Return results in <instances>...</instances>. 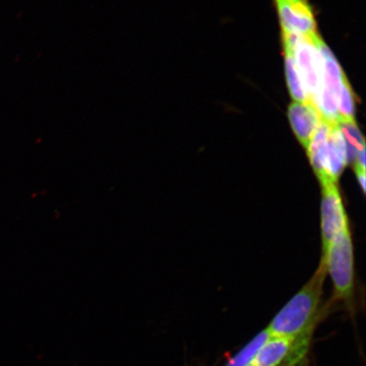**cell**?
<instances>
[{"label":"cell","instance_id":"6da1fadb","mask_svg":"<svg viewBox=\"0 0 366 366\" xmlns=\"http://www.w3.org/2000/svg\"><path fill=\"white\" fill-rule=\"evenodd\" d=\"M327 273L326 264L322 260L312 278L269 323L267 330L271 336L296 337L305 332H314L325 313L320 303Z\"/></svg>","mask_w":366,"mask_h":366},{"label":"cell","instance_id":"277c9868","mask_svg":"<svg viewBox=\"0 0 366 366\" xmlns=\"http://www.w3.org/2000/svg\"><path fill=\"white\" fill-rule=\"evenodd\" d=\"M322 199V233L323 255L332 242L349 225L337 182L323 183Z\"/></svg>","mask_w":366,"mask_h":366},{"label":"cell","instance_id":"9c48e42d","mask_svg":"<svg viewBox=\"0 0 366 366\" xmlns=\"http://www.w3.org/2000/svg\"><path fill=\"white\" fill-rule=\"evenodd\" d=\"M282 41L283 46H285L287 81L290 94L295 100V102H310L299 70H297L294 48L285 34H282Z\"/></svg>","mask_w":366,"mask_h":366},{"label":"cell","instance_id":"30bf717a","mask_svg":"<svg viewBox=\"0 0 366 366\" xmlns=\"http://www.w3.org/2000/svg\"><path fill=\"white\" fill-rule=\"evenodd\" d=\"M271 337L267 328L260 332L253 340L242 347L232 358L228 360L226 366H251L264 343Z\"/></svg>","mask_w":366,"mask_h":366},{"label":"cell","instance_id":"7c38bea8","mask_svg":"<svg viewBox=\"0 0 366 366\" xmlns=\"http://www.w3.org/2000/svg\"><path fill=\"white\" fill-rule=\"evenodd\" d=\"M337 109L340 122L355 120V95L346 75L343 76L342 81L340 96L337 99Z\"/></svg>","mask_w":366,"mask_h":366},{"label":"cell","instance_id":"4fadbf2b","mask_svg":"<svg viewBox=\"0 0 366 366\" xmlns=\"http://www.w3.org/2000/svg\"><path fill=\"white\" fill-rule=\"evenodd\" d=\"M355 175L357 177V180H358L360 183V186L362 191L365 192V170L364 169H361L360 167H354Z\"/></svg>","mask_w":366,"mask_h":366},{"label":"cell","instance_id":"7a4b0ae2","mask_svg":"<svg viewBox=\"0 0 366 366\" xmlns=\"http://www.w3.org/2000/svg\"><path fill=\"white\" fill-rule=\"evenodd\" d=\"M327 272L330 274L334 288L333 302L345 305L350 313H354L355 264L354 247L350 226L347 225L330 248L322 256Z\"/></svg>","mask_w":366,"mask_h":366},{"label":"cell","instance_id":"8992f818","mask_svg":"<svg viewBox=\"0 0 366 366\" xmlns=\"http://www.w3.org/2000/svg\"><path fill=\"white\" fill-rule=\"evenodd\" d=\"M287 114L297 140L305 149H307L322 123V114L311 102H294L288 107Z\"/></svg>","mask_w":366,"mask_h":366},{"label":"cell","instance_id":"3957f363","mask_svg":"<svg viewBox=\"0 0 366 366\" xmlns=\"http://www.w3.org/2000/svg\"><path fill=\"white\" fill-rule=\"evenodd\" d=\"M282 34L287 36L294 48L297 70L307 92L310 102L318 109L324 88V80L322 61L312 41L315 35L300 36L285 31Z\"/></svg>","mask_w":366,"mask_h":366},{"label":"cell","instance_id":"52a82bcc","mask_svg":"<svg viewBox=\"0 0 366 366\" xmlns=\"http://www.w3.org/2000/svg\"><path fill=\"white\" fill-rule=\"evenodd\" d=\"M349 163L345 139L337 124L329 128L326 151V175L327 182H337Z\"/></svg>","mask_w":366,"mask_h":366},{"label":"cell","instance_id":"ba28073f","mask_svg":"<svg viewBox=\"0 0 366 366\" xmlns=\"http://www.w3.org/2000/svg\"><path fill=\"white\" fill-rule=\"evenodd\" d=\"M294 340L295 337H269L251 366H282L291 354Z\"/></svg>","mask_w":366,"mask_h":366},{"label":"cell","instance_id":"8fae6325","mask_svg":"<svg viewBox=\"0 0 366 366\" xmlns=\"http://www.w3.org/2000/svg\"><path fill=\"white\" fill-rule=\"evenodd\" d=\"M337 125L345 139L349 162L353 163L356 154L365 146L364 137L361 134L355 120L340 121Z\"/></svg>","mask_w":366,"mask_h":366},{"label":"cell","instance_id":"5b68a950","mask_svg":"<svg viewBox=\"0 0 366 366\" xmlns=\"http://www.w3.org/2000/svg\"><path fill=\"white\" fill-rule=\"evenodd\" d=\"M282 31L313 36L318 34L317 21L309 0H274Z\"/></svg>","mask_w":366,"mask_h":366}]
</instances>
